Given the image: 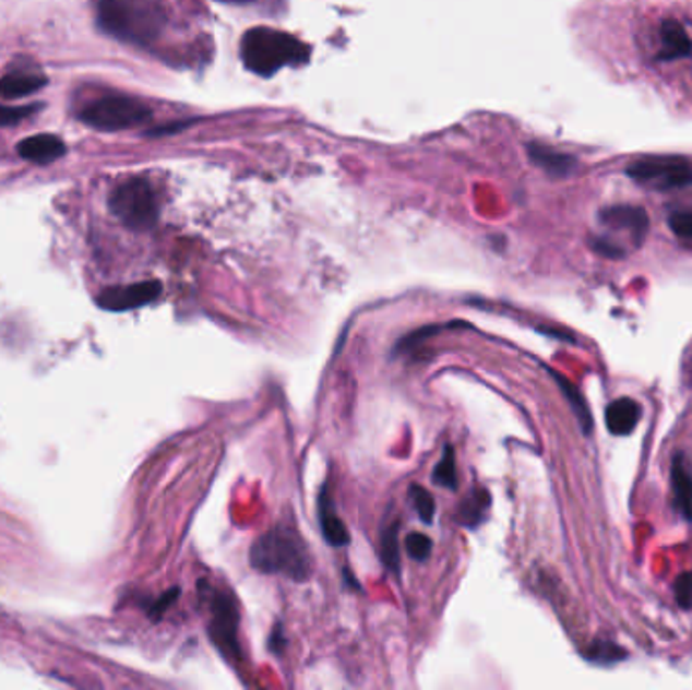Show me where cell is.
Masks as SVG:
<instances>
[{
	"label": "cell",
	"instance_id": "6da1fadb",
	"mask_svg": "<svg viewBox=\"0 0 692 690\" xmlns=\"http://www.w3.org/2000/svg\"><path fill=\"white\" fill-rule=\"evenodd\" d=\"M97 25L118 41L151 45L167 25L160 0H96Z\"/></svg>",
	"mask_w": 692,
	"mask_h": 690
},
{
	"label": "cell",
	"instance_id": "7a4b0ae2",
	"mask_svg": "<svg viewBox=\"0 0 692 690\" xmlns=\"http://www.w3.org/2000/svg\"><path fill=\"white\" fill-rule=\"evenodd\" d=\"M250 563L267 575L306 581L312 575V557L296 526L276 525L251 545Z\"/></svg>",
	"mask_w": 692,
	"mask_h": 690
},
{
	"label": "cell",
	"instance_id": "3957f363",
	"mask_svg": "<svg viewBox=\"0 0 692 690\" xmlns=\"http://www.w3.org/2000/svg\"><path fill=\"white\" fill-rule=\"evenodd\" d=\"M239 56L246 70L270 78L284 68L306 63L310 59V47L286 31L253 27L241 37Z\"/></svg>",
	"mask_w": 692,
	"mask_h": 690
},
{
	"label": "cell",
	"instance_id": "277c9868",
	"mask_svg": "<svg viewBox=\"0 0 692 690\" xmlns=\"http://www.w3.org/2000/svg\"><path fill=\"white\" fill-rule=\"evenodd\" d=\"M108 205L111 215L134 231L153 229L160 215L153 185L144 179L124 180L122 185H118L111 191Z\"/></svg>",
	"mask_w": 692,
	"mask_h": 690
},
{
	"label": "cell",
	"instance_id": "5b68a950",
	"mask_svg": "<svg viewBox=\"0 0 692 690\" xmlns=\"http://www.w3.org/2000/svg\"><path fill=\"white\" fill-rule=\"evenodd\" d=\"M153 110L136 97L110 96L92 102L80 111V120L102 132H120L151 120Z\"/></svg>",
	"mask_w": 692,
	"mask_h": 690
},
{
	"label": "cell",
	"instance_id": "8992f818",
	"mask_svg": "<svg viewBox=\"0 0 692 690\" xmlns=\"http://www.w3.org/2000/svg\"><path fill=\"white\" fill-rule=\"evenodd\" d=\"M625 175L637 185H646L656 191L692 187V163L680 156H642L625 168Z\"/></svg>",
	"mask_w": 692,
	"mask_h": 690
},
{
	"label": "cell",
	"instance_id": "52a82bcc",
	"mask_svg": "<svg viewBox=\"0 0 692 690\" xmlns=\"http://www.w3.org/2000/svg\"><path fill=\"white\" fill-rule=\"evenodd\" d=\"M208 635L215 644V649L231 663H239L243 658L241 644H239V606L236 595L231 592L213 590L208 602Z\"/></svg>",
	"mask_w": 692,
	"mask_h": 690
},
{
	"label": "cell",
	"instance_id": "ba28073f",
	"mask_svg": "<svg viewBox=\"0 0 692 690\" xmlns=\"http://www.w3.org/2000/svg\"><path fill=\"white\" fill-rule=\"evenodd\" d=\"M160 294H163V284L158 279H146L130 286L108 288L97 296L96 302L104 310L126 312V310H136L142 306L153 305Z\"/></svg>",
	"mask_w": 692,
	"mask_h": 690
},
{
	"label": "cell",
	"instance_id": "9c48e42d",
	"mask_svg": "<svg viewBox=\"0 0 692 690\" xmlns=\"http://www.w3.org/2000/svg\"><path fill=\"white\" fill-rule=\"evenodd\" d=\"M597 219L604 227H608L609 231L630 235L636 246L644 241V237L651 229L648 211L636 205H611V207L601 209Z\"/></svg>",
	"mask_w": 692,
	"mask_h": 690
},
{
	"label": "cell",
	"instance_id": "30bf717a",
	"mask_svg": "<svg viewBox=\"0 0 692 690\" xmlns=\"http://www.w3.org/2000/svg\"><path fill=\"white\" fill-rule=\"evenodd\" d=\"M16 153L28 163L51 165L61 156H65L68 148H65L63 140L57 139L53 134H37V136L21 140L16 146Z\"/></svg>",
	"mask_w": 692,
	"mask_h": 690
},
{
	"label": "cell",
	"instance_id": "8fae6325",
	"mask_svg": "<svg viewBox=\"0 0 692 690\" xmlns=\"http://www.w3.org/2000/svg\"><path fill=\"white\" fill-rule=\"evenodd\" d=\"M526 154L533 165L539 166L540 170H545L553 179H565L577 168V158L539 142H530L526 146Z\"/></svg>",
	"mask_w": 692,
	"mask_h": 690
},
{
	"label": "cell",
	"instance_id": "7c38bea8",
	"mask_svg": "<svg viewBox=\"0 0 692 690\" xmlns=\"http://www.w3.org/2000/svg\"><path fill=\"white\" fill-rule=\"evenodd\" d=\"M642 419V405L632 397L611 401L606 409V428L611 436H630Z\"/></svg>",
	"mask_w": 692,
	"mask_h": 690
},
{
	"label": "cell",
	"instance_id": "4fadbf2b",
	"mask_svg": "<svg viewBox=\"0 0 692 690\" xmlns=\"http://www.w3.org/2000/svg\"><path fill=\"white\" fill-rule=\"evenodd\" d=\"M660 37V61H679L692 56V41L687 33V28L680 25L679 21L668 19L658 31Z\"/></svg>",
	"mask_w": 692,
	"mask_h": 690
},
{
	"label": "cell",
	"instance_id": "5bb4252c",
	"mask_svg": "<svg viewBox=\"0 0 692 690\" xmlns=\"http://www.w3.org/2000/svg\"><path fill=\"white\" fill-rule=\"evenodd\" d=\"M319 521L322 528V537L333 547H345L350 543V535L345 523L338 519L334 511L333 498L326 488H322L319 497Z\"/></svg>",
	"mask_w": 692,
	"mask_h": 690
},
{
	"label": "cell",
	"instance_id": "9a60e30c",
	"mask_svg": "<svg viewBox=\"0 0 692 690\" xmlns=\"http://www.w3.org/2000/svg\"><path fill=\"white\" fill-rule=\"evenodd\" d=\"M492 504L490 492L482 486H474L464 500L457 504V523L466 528H478L488 519Z\"/></svg>",
	"mask_w": 692,
	"mask_h": 690
},
{
	"label": "cell",
	"instance_id": "2e32d148",
	"mask_svg": "<svg viewBox=\"0 0 692 690\" xmlns=\"http://www.w3.org/2000/svg\"><path fill=\"white\" fill-rule=\"evenodd\" d=\"M672 492H675V507L677 511L692 523V476L684 464V456L677 454L670 469Z\"/></svg>",
	"mask_w": 692,
	"mask_h": 690
},
{
	"label": "cell",
	"instance_id": "e0dca14e",
	"mask_svg": "<svg viewBox=\"0 0 692 690\" xmlns=\"http://www.w3.org/2000/svg\"><path fill=\"white\" fill-rule=\"evenodd\" d=\"M47 85V78L39 73H21L14 71L0 78V97L2 99H19L39 92Z\"/></svg>",
	"mask_w": 692,
	"mask_h": 690
},
{
	"label": "cell",
	"instance_id": "ac0fdd59",
	"mask_svg": "<svg viewBox=\"0 0 692 690\" xmlns=\"http://www.w3.org/2000/svg\"><path fill=\"white\" fill-rule=\"evenodd\" d=\"M549 373L554 379V383L559 385V389L563 391V395H565V400H568L569 405H571V409H573V414L577 417V421H580V426H582V431L585 436H589L592 433V429H594V419H592V412H589V407H587V403L583 400L582 391L577 389V386L573 385L569 379H565L561 373H554L549 369Z\"/></svg>",
	"mask_w": 692,
	"mask_h": 690
},
{
	"label": "cell",
	"instance_id": "d6986e66",
	"mask_svg": "<svg viewBox=\"0 0 692 690\" xmlns=\"http://www.w3.org/2000/svg\"><path fill=\"white\" fill-rule=\"evenodd\" d=\"M379 555L383 566L387 567L391 573L399 575L402 573V557H399V523H391L381 531L379 538Z\"/></svg>",
	"mask_w": 692,
	"mask_h": 690
},
{
	"label": "cell",
	"instance_id": "ffe728a7",
	"mask_svg": "<svg viewBox=\"0 0 692 690\" xmlns=\"http://www.w3.org/2000/svg\"><path fill=\"white\" fill-rule=\"evenodd\" d=\"M583 654L589 663L597 664V666H611V664L622 663L628 658L625 650L620 649L616 642H609V640H596Z\"/></svg>",
	"mask_w": 692,
	"mask_h": 690
},
{
	"label": "cell",
	"instance_id": "44dd1931",
	"mask_svg": "<svg viewBox=\"0 0 692 690\" xmlns=\"http://www.w3.org/2000/svg\"><path fill=\"white\" fill-rule=\"evenodd\" d=\"M431 480H433V484H438V486H443V488H448V490H456V454H454V448H452V445H445L442 460H440V462H438V466L433 468Z\"/></svg>",
	"mask_w": 692,
	"mask_h": 690
},
{
	"label": "cell",
	"instance_id": "7402d4cb",
	"mask_svg": "<svg viewBox=\"0 0 692 690\" xmlns=\"http://www.w3.org/2000/svg\"><path fill=\"white\" fill-rule=\"evenodd\" d=\"M409 498L414 502V509H416L417 516L421 519V523L430 525L436 516V498L431 497L430 490L423 488L421 484H411Z\"/></svg>",
	"mask_w": 692,
	"mask_h": 690
},
{
	"label": "cell",
	"instance_id": "603a6c76",
	"mask_svg": "<svg viewBox=\"0 0 692 690\" xmlns=\"http://www.w3.org/2000/svg\"><path fill=\"white\" fill-rule=\"evenodd\" d=\"M589 246L601 258H608V260H622V258H625V249L620 243H616L613 239H609V237H601V235L592 237Z\"/></svg>",
	"mask_w": 692,
	"mask_h": 690
},
{
	"label": "cell",
	"instance_id": "cb8c5ba5",
	"mask_svg": "<svg viewBox=\"0 0 692 690\" xmlns=\"http://www.w3.org/2000/svg\"><path fill=\"white\" fill-rule=\"evenodd\" d=\"M405 547L407 552L411 555V559L416 561H426L431 555V538L423 533H411L405 538Z\"/></svg>",
	"mask_w": 692,
	"mask_h": 690
},
{
	"label": "cell",
	"instance_id": "d4e9b609",
	"mask_svg": "<svg viewBox=\"0 0 692 690\" xmlns=\"http://www.w3.org/2000/svg\"><path fill=\"white\" fill-rule=\"evenodd\" d=\"M37 110H39V106L14 108V106H2L0 104V126L21 124V122L28 120Z\"/></svg>",
	"mask_w": 692,
	"mask_h": 690
},
{
	"label": "cell",
	"instance_id": "484cf974",
	"mask_svg": "<svg viewBox=\"0 0 692 690\" xmlns=\"http://www.w3.org/2000/svg\"><path fill=\"white\" fill-rule=\"evenodd\" d=\"M668 227L680 239L692 241V211H675L668 217Z\"/></svg>",
	"mask_w": 692,
	"mask_h": 690
},
{
	"label": "cell",
	"instance_id": "4316f807",
	"mask_svg": "<svg viewBox=\"0 0 692 690\" xmlns=\"http://www.w3.org/2000/svg\"><path fill=\"white\" fill-rule=\"evenodd\" d=\"M675 597L682 609H692V569L675 581Z\"/></svg>",
	"mask_w": 692,
	"mask_h": 690
},
{
	"label": "cell",
	"instance_id": "83f0119b",
	"mask_svg": "<svg viewBox=\"0 0 692 690\" xmlns=\"http://www.w3.org/2000/svg\"><path fill=\"white\" fill-rule=\"evenodd\" d=\"M286 649V638H284V628L276 623V628L272 630V634H270V652L272 654H276L279 656L282 652Z\"/></svg>",
	"mask_w": 692,
	"mask_h": 690
},
{
	"label": "cell",
	"instance_id": "f1b7e54d",
	"mask_svg": "<svg viewBox=\"0 0 692 690\" xmlns=\"http://www.w3.org/2000/svg\"><path fill=\"white\" fill-rule=\"evenodd\" d=\"M179 597V590H172V592H168L167 595H163V599H158L156 604H154L153 616L154 618H158L160 614H165V609L175 602Z\"/></svg>",
	"mask_w": 692,
	"mask_h": 690
}]
</instances>
